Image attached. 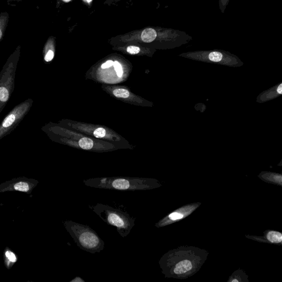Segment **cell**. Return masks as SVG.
<instances>
[{
  "mask_svg": "<svg viewBox=\"0 0 282 282\" xmlns=\"http://www.w3.org/2000/svg\"><path fill=\"white\" fill-rule=\"evenodd\" d=\"M83 183L96 189L123 191L151 190L160 186L156 179L130 177L93 178L84 180Z\"/></svg>",
  "mask_w": 282,
  "mask_h": 282,
  "instance_id": "1",
  "label": "cell"
},
{
  "mask_svg": "<svg viewBox=\"0 0 282 282\" xmlns=\"http://www.w3.org/2000/svg\"><path fill=\"white\" fill-rule=\"evenodd\" d=\"M63 225L79 248L91 254L104 250V241L89 226L72 221H65Z\"/></svg>",
  "mask_w": 282,
  "mask_h": 282,
  "instance_id": "2",
  "label": "cell"
},
{
  "mask_svg": "<svg viewBox=\"0 0 282 282\" xmlns=\"http://www.w3.org/2000/svg\"><path fill=\"white\" fill-rule=\"evenodd\" d=\"M90 208L108 225L117 229L119 235L126 237L135 225V218L121 209L98 203Z\"/></svg>",
  "mask_w": 282,
  "mask_h": 282,
  "instance_id": "3",
  "label": "cell"
},
{
  "mask_svg": "<svg viewBox=\"0 0 282 282\" xmlns=\"http://www.w3.org/2000/svg\"><path fill=\"white\" fill-rule=\"evenodd\" d=\"M38 184L37 180L19 177L0 184V193L19 191L31 194Z\"/></svg>",
  "mask_w": 282,
  "mask_h": 282,
  "instance_id": "4",
  "label": "cell"
},
{
  "mask_svg": "<svg viewBox=\"0 0 282 282\" xmlns=\"http://www.w3.org/2000/svg\"><path fill=\"white\" fill-rule=\"evenodd\" d=\"M32 104L29 102L21 103L16 106L5 118L0 125V139L9 133L18 122L20 121L30 109Z\"/></svg>",
  "mask_w": 282,
  "mask_h": 282,
  "instance_id": "5",
  "label": "cell"
},
{
  "mask_svg": "<svg viewBox=\"0 0 282 282\" xmlns=\"http://www.w3.org/2000/svg\"><path fill=\"white\" fill-rule=\"evenodd\" d=\"M185 56L194 58H205L209 61L214 62H220L224 60H232L235 59L233 56L221 50H213L211 52H195L186 54Z\"/></svg>",
  "mask_w": 282,
  "mask_h": 282,
  "instance_id": "6",
  "label": "cell"
},
{
  "mask_svg": "<svg viewBox=\"0 0 282 282\" xmlns=\"http://www.w3.org/2000/svg\"><path fill=\"white\" fill-rule=\"evenodd\" d=\"M3 254L4 265L7 270H10L18 262V257L16 253L9 247L5 248Z\"/></svg>",
  "mask_w": 282,
  "mask_h": 282,
  "instance_id": "7",
  "label": "cell"
},
{
  "mask_svg": "<svg viewBox=\"0 0 282 282\" xmlns=\"http://www.w3.org/2000/svg\"><path fill=\"white\" fill-rule=\"evenodd\" d=\"M157 35V32L155 29L148 28L142 32L141 39L143 42L149 43L156 40Z\"/></svg>",
  "mask_w": 282,
  "mask_h": 282,
  "instance_id": "8",
  "label": "cell"
},
{
  "mask_svg": "<svg viewBox=\"0 0 282 282\" xmlns=\"http://www.w3.org/2000/svg\"><path fill=\"white\" fill-rule=\"evenodd\" d=\"M192 267V264L189 260H184L177 264L173 272L177 274H183L191 270Z\"/></svg>",
  "mask_w": 282,
  "mask_h": 282,
  "instance_id": "9",
  "label": "cell"
},
{
  "mask_svg": "<svg viewBox=\"0 0 282 282\" xmlns=\"http://www.w3.org/2000/svg\"><path fill=\"white\" fill-rule=\"evenodd\" d=\"M268 240L273 243H279L282 241L281 234L277 231H271L267 235Z\"/></svg>",
  "mask_w": 282,
  "mask_h": 282,
  "instance_id": "10",
  "label": "cell"
},
{
  "mask_svg": "<svg viewBox=\"0 0 282 282\" xmlns=\"http://www.w3.org/2000/svg\"><path fill=\"white\" fill-rule=\"evenodd\" d=\"M78 143L79 147L82 149L90 150L93 148L94 143L91 139L84 137L79 141Z\"/></svg>",
  "mask_w": 282,
  "mask_h": 282,
  "instance_id": "11",
  "label": "cell"
},
{
  "mask_svg": "<svg viewBox=\"0 0 282 282\" xmlns=\"http://www.w3.org/2000/svg\"><path fill=\"white\" fill-rule=\"evenodd\" d=\"M10 98V93L5 86H0V102L6 103Z\"/></svg>",
  "mask_w": 282,
  "mask_h": 282,
  "instance_id": "12",
  "label": "cell"
},
{
  "mask_svg": "<svg viewBox=\"0 0 282 282\" xmlns=\"http://www.w3.org/2000/svg\"><path fill=\"white\" fill-rule=\"evenodd\" d=\"M113 95L117 98H127L129 96V93L125 89H119L113 91Z\"/></svg>",
  "mask_w": 282,
  "mask_h": 282,
  "instance_id": "13",
  "label": "cell"
},
{
  "mask_svg": "<svg viewBox=\"0 0 282 282\" xmlns=\"http://www.w3.org/2000/svg\"><path fill=\"white\" fill-rule=\"evenodd\" d=\"M106 135V130L103 128H98L95 132H94V135L98 139L103 138Z\"/></svg>",
  "mask_w": 282,
  "mask_h": 282,
  "instance_id": "14",
  "label": "cell"
},
{
  "mask_svg": "<svg viewBox=\"0 0 282 282\" xmlns=\"http://www.w3.org/2000/svg\"><path fill=\"white\" fill-rule=\"evenodd\" d=\"M114 69L117 72L119 77H121L123 74L121 64L118 61H115L113 63Z\"/></svg>",
  "mask_w": 282,
  "mask_h": 282,
  "instance_id": "15",
  "label": "cell"
},
{
  "mask_svg": "<svg viewBox=\"0 0 282 282\" xmlns=\"http://www.w3.org/2000/svg\"><path fill=\"white\" fill-rule=\"evenodd\" d=\"M230 0H219V7L222 13H225Z\"/></svg>",
  "mask_w": 282,
  "mask_h": 282,
  "instance_id": "16",
  "label": "cell"
},
{
  "mask_svg": "<svg viewBox=\"0 0 282 282\" xmlns=\"http://www.w3.org/2000/svg\"><path fill=\"white\" fill-rule=\"evenodd\" d=\"M127 52L132 55L139 54L140 52V49L135 46H129L127 49Z\"/></svg>",
  "mask_w": 282,
  "mask_h": 282,
  "instance_id": "17",
  "label": "cell"
},
{
  "mask_svg": "<svg viewBox=\"0 0 282 282\" xmlns=\"http://www.w3.org/2000/svg\"><path fill=\"white\" fill-rule=\"evenodd\" d=\"M183 215L178 212H173L171 213L169 216L168 218L171 221H176L182 219Z\"/></svg>",
  "mask_w": 282,
  "mask_h": 282,
  "instance_id": "18",
  "label": "cell"
},
{
  "mask_svg": "<svg viewBox=\"0 0 282 282\" xmlns=\"http://www.w3.org/2000/svg\"><path fill=\"white\" fill-rule=\"evenodd\" d=\"M54 57V53L52 50H49L45 56V60L47 62L51 61Z\"/></svg>",
  "mask_w": 282,
  "mask_h": 282,
  "instance_id": "19",
  "label": "cell"
},
{
  "mask_svg": "<svg viewBox=\"0 0 282 282\" xmlns=\"http://www.w3.org/2000/svg\"><path fill=\"white\" fill-rule=\"evenodd\" d=\"M114 62L112 60H109L105 62L102 65V69H105L110 68L113 66Z\"/></svg>",
  "mask_w": 282,
  "mask_h": 282,
  "instance_id": "20",
  "label": "cell"
},
{
  "mask_svg": "<svg viewBox=\"0 0 282 282\" xmlns=\"http://www.w3.org/2000/svg\"><path fill=\"white\" fill-rule=\"evenodd\" d=\"M70 282H85V280L81 277H76L74 279L71 280Z\"/></svg>",
  "mask_w": 282,
  "mask_h": 282,
  "instance_id": "21",
  "label": "cell"
},
{
  "mask_svg": "<svg viewBox=\"0 0 282 282\" xmlns=\"http://www.w3.org/2000/svg\"><path fill=\"white\" fill-rule=\"evenodd\" d=\"M277 91V93L279 94V95H281V94H282V84H279V85L278 86Z\"/></svg>",
  "mask_w": 282,
  "mask_h": 282,
  "instance_id": "22",
  "label": "cell"
},
{
  "mask_svg": "<svg viewBox=\"0 0 282 282\" xmlns=\"http://www.w3.org/2000/svg\"><path fill=\"white\" fill-rule=\"evenodd\" d=\"M2 35H3L2 32L1 30H0V39L2 38Z\"/></svg>",
  "mask_w": 282,
  "mask_h": 282,
  "instance_id": "23",
  "label": "cell"
},
{
  "mask_svg": "<svg viewBox=\"0 0 282 282\" xmlns=\"http://www.w3.org/2000/svg\"><path fill=\"white\" fill-rule=\"evenodd\" d=\"M63 1L65 2H69L70 1V0H63Z\"/></svg>",
  "mask_w": 282,
  "mask_h": 282,
  "instance_id": "24",
  "label": "cell"
},
{
  "mask_svg": "<svg viewBox=\"0 0 282 282\" xmlns=\"http://www.w3.org/2000/svg\"><path fill=\"white\" fill-rule=\"evenodd\" d=\"M89 3H90L92 1V0H86Z\"/></svg>",
  "mask_w": 282,
  "mask_h": 282,
  "instance_id": "25",
  "label": "cell"
},
{
  "mask_svg": "<svg viewBox=\"0 0 282 282\" xmlns=\"http://www.w3.org/2000/svg\"><path fill=\"white\" fill-rule=\"evenodd\" d=\"M233 281H238V280L235 279V280H233Z\"/></svg>",
  "mask_w": 282,
  "mask_h": 282,
  "instance_id": "26",
  "label": "cell"
}]
</instances>
